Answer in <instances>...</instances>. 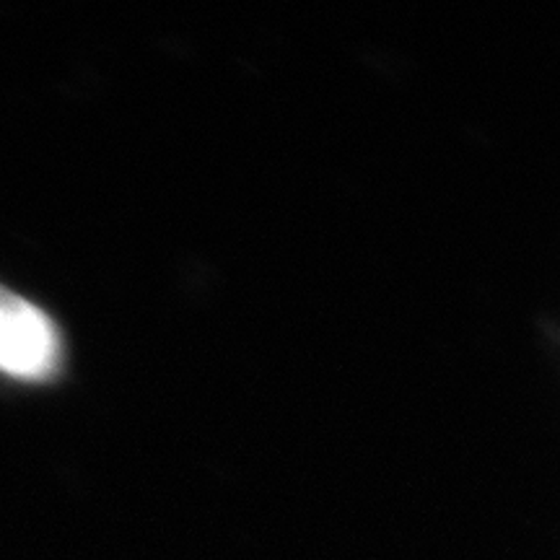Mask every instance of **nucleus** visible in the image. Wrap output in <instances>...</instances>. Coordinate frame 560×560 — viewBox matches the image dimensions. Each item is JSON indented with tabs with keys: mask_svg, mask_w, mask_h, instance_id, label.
Returning <instances> with one entry per match:
<instances>
[{
	"mask_svg": "<svg viewBox=\"0 0 560 560\" xmlns=\"http://www.w3.org/2000/svg\"><path fill=\"white\" fill-rule=\"evenodd\" d=\"M66 342L45 310L0 283V374L42 384L60 374Z\"/></svg>",
	"mask_w": 560,
	"mask_h": 560,
	"instance_id": "obj_1",
	"label": "nucleus"
}]
</instances>
